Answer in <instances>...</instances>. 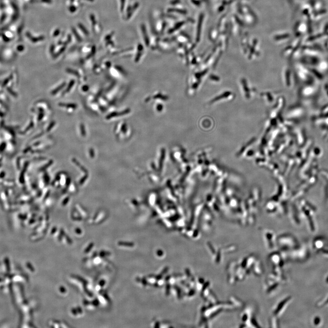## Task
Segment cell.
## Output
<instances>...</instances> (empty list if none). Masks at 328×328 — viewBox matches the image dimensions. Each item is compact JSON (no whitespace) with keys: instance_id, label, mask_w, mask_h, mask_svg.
<instances>
[{"instance_id":"2","label":"cell","mask_w":328,"mask_h":328,"mask_svg":"<svg viewBox=\"0 0 328 328\" xmlns=\"http://www.w3.org/2000/svg\"><path fill=\"white\" fill-rule=\"evenodd\" d=\"M154 110L157 113H161L165 110V106L163 102H154Z\"/></svg>"},{"instance_id":"6","label":"cell","mask_w":328,"mask_h":328,"mask_svg":"<svg viewBox=\"0 0 328 328\" xmlns=\"http://www.w3.org/2000/svg\"><path fill=\"white\" fill-rule=\"evenodd\" d=\"M69 10L70 11L73 12H74V11H75L76 10V8L75 7H74V6H72V7H70V8Z\"/></svg>"},{"instance_id":"4","label":"cell","mask_w":328,"mask_h":328,"mask_svg":"<svg viewBox=\"0 0 328 328\" xmlns=\"http://www.w3.org/2000/svg\"><path fill=\"white\" fill-rule=\"evenodd\" d=\"M72 31H73V32L74 33V34H75V36L76 38H77L78 41H79V42L82 41V38L80 37L79 35L78 34V33L76 32V31L75 29V28H73V29H72Z\"/></svg>"},{"instance_id":"5","label":"cell","mask_w":328,"mask_h":328,"mask_svg":"<svg viewBox=\"0 0 328 328\" xmlns=\"http://www.w3.org/2000/svg\"><path fill=\"white\" fill-rule=\"evenodd\" d=\"M90 20H91V21H92L93 25L94 24H95V23H96V20H95V17H94V15H93V14L90 15Z\"/></svg>"},{"instance_id":"7","label":"cell","mask_w":328,"mask_h":328,"mask_svg":"<svg viewBox=\"0 0 328 328\" xmlns=\"http://www.w3.org/2000/svg\"><path fill=\"white\" fill-rule=\"evenodd\" d=\"M54 33H56L55 34H54V36H57V35L59 34V30H56V32H54Z\"/></svg>"},{"instance_id":"1","label":"cell","mask_w":328,"mask_h":328,"mask_svg":"<svg viewBox=\"0 0 328 328\" xmlns=\"http://www.w3.org/2000/svg\"><path fill=\"white\" fill-rule=\"evenodd\" d=\"M169 100V96L167 94L162 92H155L153 94L151 95L147 96L145 100V102L146 103H150L151 102L154 101V102H163L165 103L167 101Z\"/></svg>"},{"instance_id":"3","label":"cell","mask_w":328,"mask_h":328,"mask_svg":"<svg viewBox=\"0 0 328 328\" xmlns=\"http://www.w3.org/2000/svg\"><path fill=\"white\" fill-rule=\"evenodd\" d=\"M78 27H79L80 29H81V31H82V32L84 33L86 35H88L89 34V33H88V31H87L86 28L84 26V25H83L82 24H81V23H79V24H78Z\"/></svg>"},{"instance_id":"8","label":"cell","mask_w":328,"mask_h":328,"mask_svg":"<svg viewBox=\"0 0 328 328\" xmlns=\"http://www.w3.org/2000/svg\"><path fill=\"white\" fill-rule=\"evenodd\" d=\"M87 1H88L90 2H93L94 1V0H87Z\"/></svg>"}]
</instances>
